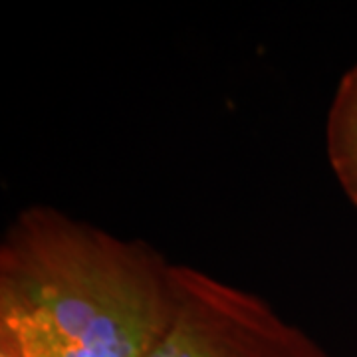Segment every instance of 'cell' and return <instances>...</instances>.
Instances as JSON below:
<instances>
[{"instance_id":"6da1fadb","label":"cell","mask_w":357,"mask_h":357,"mask_svg":"<svg viewBox=\"0 0 357 357\" xmlns=\"http://www.w3.org/2000/svg\"><path fill=\"white\" fill-rule=\"evenodd\" d=\"M175 266L48 206L0 246V344L16 357H149L175 314Z\"/></svg>"},{"instance_id":"7a4b0ae2","label":"cell","mask_w":357,"mask_h":357,"mask_svg":"<svg viewBox=\"0 0 357 357\" xmlns=\"http://www.w3.org/2000/svg\"><path fill=\"white\" fill-rule=\"evenodd\" d=\"M175 314L149 357H328L260 298L175 266Z\"/></svg>"},{"instance_id":"3957f363","label":"cell","mask_w":357,"mask_h":357,"mask_svg":"<svg viewBox=\"0 0 357 357\" xmlns=\"http://www.w3.org/2000/svg\"><path fill=\"white\" fill-rule=\"evenodd\" d=\"M326 135L333 173L357 206V66L340 82L328 115Z\"/></svg>"},{"instance_id":"277c9868","label":"cell","mask_w":357,"mask_h":357,"mask_svg":"<svg viewBox=\"0 0 357 357\" xmlns=\"http://www.w3.org/2000/svg\"><path fill=\"white\" fill-rule=\"evenodd\" d=\"M0 357H16V356H14V351L8 347V345L0 344Z\"/></svg>"}]
</instances>
